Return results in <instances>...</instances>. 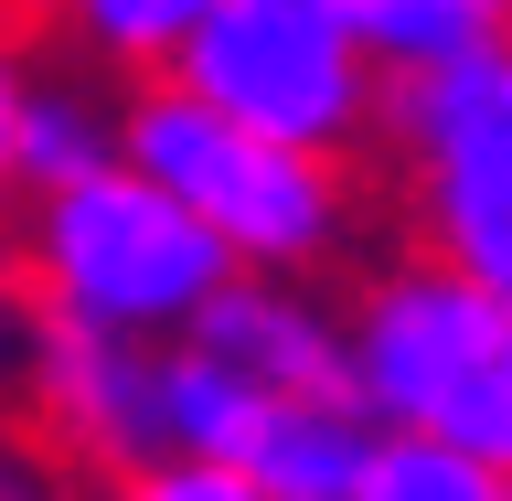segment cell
<instances>
[{"label": "cell", "mask_w": 512, "mask_h": 501, "mask_svg": "<svg viewBox=\"0 0 512 501\" xmlns=\"http://www.w3.org/2000/svg\"><path fill=\"white\" fill-rule=\"evenodd\" d=\"M118 160H139L224 246V267H256V278H342L352 256L374 246L363 160L256 139V128L214 118L171 75H128L118 86Z\"/></svg>", "instance_id": "1"}, {"label": "cell", "mask_w": 512, "mask_h": 501, "mask_svg": "<svg viewBox=\"0 0 512 501\" xmlns=\"http://www.w3.org/2000/svg\"><path fill=\"white\" fill-rule=\"evenodd\" d=\"M342 288V342H352V395L374 438H427L459 459L512 470V299L459 278L438 256H352Z\"/></svg>", "instance_id": "2"}, {"label": "cell", "mask_w": 512, "mask_h": 501, "mask_svg": "<svg viewBox=\"0 0 512 501\" xmlns=\"http://www.w3.org/2000/svg\"><path fill=\"white\" fill-rule=\"evenodd\" d=\"M11 256L43 320H86L118 342H182L192 310L214 299L235 267L139 160H96L75 182H43L11 203Z\"/></svg>", "instance_id": "3"}, {"label": "cell", "mask_w": 512, "mask_h": 501, "mask_svg": "<svg viewBox=\"0 0 512 501\" xmlns=\"http://www.w3.org/2000/svg\"><path fill=\"white\" fill-rule=\"evenodd\" d=\"M374 160L395 235L512 299V43L427 75H384Z\"/></svg>", "instance_id": "4"}, {"label": "cell", "mask_w": 512, "mask_h": 501, "mask_svg": "<svg viewBox=\"0 0 512 501\" xmlns=\"http://www.w3.org/2000/svg\"><path fill=\"white\" fill-rule=\"evenodd\" d=\"M160 75L192 86L214 118L256 128V139L331 150V160L374 150L384 75H374V54L352 43V22L331 0H224V11H203V32Z\"/></svg>", "instance_id": "5"}, {"label": "cell", "mask_w": 512, "mask_h": 501, "mask_svg": "<svg viewBox=\"0 0 512 501\" xmlns=\"http://www.w3.org/2000/svg\"><path fill=\"white\" fill-rule=\"evenodd\" d=\"M11 395H22V438L64 480H107L160 448V342H118V331L32 310Z\"/></svg>", "instance_id": "6"}, {"label": "cell", "mask_w": 512, "mask_h": 501, "mask_svg": "<svg viewBox=\"0 0 512 501\" xmlns=\"http://www.w3.org/2000/svg\"><path fill=\"white\" fill-rule=\"evenodd\" d=\"M182 342H203L256 395H352V342H342V288L331 278H256V267H235L192 310Z\"/></svg>", "instance_id": "7"}, {"label": "cell", "mask_w": 512, "mask_h": 501, "mask_svg": "<svg viewBox=\"0 0 512 501\" xmlns=\"http://www.w3.org/2000/svg\"><path fill=\"white\" fill-rule=\"evenodd\" d=\"M331 11L374 54V75H427V64H459V54L502 43V0H331Z\"/></svg>", "instance_id": "8"}, {"label": "cell", "mask_w": 512, "mask_h": 501, "mask_svg": "<svg viewBox=\"0 0 512 501\" xmlns=\"http://www.w3.org/2000/svg\"><path fill=\"white\" fill-rule=\"evenodd\" d=\"M96 160H118V86L107 75H32V96H22V192L75 182Z\"/></svg>", "instance_id": "9"}, {"label": "cell", "mask_w": 512, "mask_h": 501, "mask_svg": "<svg viewBox=\"0 0 512 501\" xmlns=\"http://www.w3.org/2000/svg\"><path fill=\"white\" fill-rule=\"evenodd\" d=\"M203 11H224V0H54L64 43L107 75V86H128V75H160V64L182 54L192 32H203Z\"/></svg>", "instance_id": "10"}, {"label": "cell", "mask_w": 512, "mask_h": 501, "mask_svg": "<svg viewBox=\"0 0 512 501\" xmlns=\"http://www.w3.org/2000/svg\"><path fill=\"white\" fill-rule=\"evenodd\" d=\"M352 501H512V470L459 459V448H427V438H374Z\"/></svg>", "instance_id": "11"}, {"label": "cell", "mask_w": 512, "mask_h": 501, "mask_svg": "<svg viewBox=\"0 0 512 501\" xmlns=\"http://www.w3.org/2000/svg\"><path fill=\"white\" fill-rule=\"evenodd\" d=\"M75 501H267L246 470H224V459H192V448H150V459H128L107 480H75Z\"/></svg>", "instance_id": "12"}, {"label": "cell", "mask_w": 512, "mask_h": 501, "mask_svg": "<svg viewBox=\"0 0 512 501\" xmlns=\"http://www.w3.org/2000/svg\"><path fill=\"white\" fill-rule=\"evenodd\" d=\"M32 32H22V0H0V214L22 192V96H32Z\"/></svg>", "instance_id": "13"}, {"label": "cell", "mask_w": 512, "mask_h": 501, "mask_svg": "<svg viewBox=\"0 0 512 501\" xmlns=\"http://www.w3.org/2000/svg\"><path fill=\"white\" fill-rule=\"evenodd\" d=\"M0 501H75V480H64L22 427H0Z\"/></svg>", "instance_id": "14"}, {"label": "cell", "mask_w": 512, "mask_h": 501, "mask_svg": "<svg viewBox=\"0 0 512 501\" xmlns=\"http://www.w3.org/2000/svg\"><path fill=\"white\" fill-rule=\"evenodd\" d=\"M22 331H32V288H22V256H11V224H0V395H11Z\"/></svg>", "instance_id": "15"}]
</instances>
